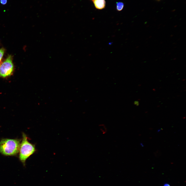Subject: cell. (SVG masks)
Segmentation results:
<instances>
[{
    "mask_svg": "<svg viewBox=\"0 0 186 186\" xmlns=\"http://www.w3.org/2000/svg\"><path fill=\"white\" fill-rule=\"evenodd\" d=\"M20 145L18 139H3L0 142V152L6 156L16 155L19 152Z\"/></svg>",
    "mask_w": 186,
    "mask_h": 186,
    "instance_id": "cell-1",
    "label": "cell"
},
{
    "mask_svg": "<svg viewBox=\"0 0 186 186\" xmlns=\"http://www.w3.org/2000/svg\"><path fill=\"white\" fill-rule=\"evenodd\" d=\"M28 138L26 135L22 133V140L19 151V159L24 166L26 160L36 151L35 145L28 142Z\"/></svg>",
    "mask_w": 186,
    "mask_h": 186,
    "instance_id": "cell-2",
    "label": "cell"
},
{
    "mask_svg": "<svg viewBox=\"0 0 186 186\" xmlns=\"http://www.w3.org/2000/svg\"><path fill=\"white\" fill-rule=\"evenodd\" d=\"M11 56H9L0 65V77L5 78L11 75L14 66Z\"/></svg>",
    "mask_w": 186,
    "mask_h": 186,
    "instance_id": "cell-3",
    "label": "cell"
},
{
    "mask_svg": "<svg viewBox=\"0 0 186 186\" xmlns=\"http://www.w3.org/2000/svg\"><path fill=\"white\" fill-rule=\"evenodd\" d=\"M94 5L96 8L99 9H102L105 7V0H93Z\"/></svg>",
    "mask_w": 186,
    "mask_h": 186,
    "instance_id": "cell-4",
    "label": "cell"
},
{
    "mask_svg": "<svg viewBox=\"0 0 186 186\" xmlns=\"http://www.w3.org/2000/svg\"><path fill=\"white\" fill-rule=\"evenodd\" d=\"M100 131L103 134H105L107 132V129L106 126L104 124H102L99 125Z\"/></svg>",
    "mask_w": 186,
    "mask_h": 186,
    "instance_id": "cell-5",
    "label": "cell"
},
{
    "mask_svg": "<svg viewBox=\"0 0 186 186\" xmlns=\"http://www.w3.org/2000/svg\"><path fill=\"white\" fill-rule=\"evenodd\" d=\"M124 6V3L121 2H117L116 3V8L118 11H120L123 9Z\"/></svg>",
    "mask_w": 186,
    "mask_h": 186,
    "instance_id": "cell-6",
    "label": "cell"
},
{
    "mask_svg": "<svg viewBox=\"0 0 186 186\" xmlns=\"http://www.w3.org/2000/svg\"><path fill=\"white\" fill-rule=\"evenodd\" d=\"M5 50L3 48L0 49V62L4 55Z\"/></svg>",
    "mask_w": 186,
    "mask_h": 186,
    "instance_id": "cell-7",
    "label": "cell"
},
{
    "mask_svg": "<svg viewBox=\"0 0 186 186\" xmlns=\"http://www.w3.org/2000/svg\"><path fill=\"white\" fill-rule=\"evenodd\" d=\"M1 3L3 5L6 4L7 2V0H0Z\"/></svg>",
    "mask_w": 186,
    "mask_h": 186,
    "instance_id": "cell-8",
    "label": "cell"
},
{
    "mask_svg": "<svg viewBox=\"0 0 186 186\" xmlns=\"http://www.w3.org/2000/svg\"><path fill=\"white\" fill-rule=\"evenodd\" d=\"M163 186H171L168 183H166L164 184Z\"/></svg>",
    "mask_w": 186,
    "mask_h": 186,
    "instance_id": "cell-9",
    "label": "cell"
},
{
    "mask_svg": "<svg viewBox=\"0 0 186 186\" xmlns=\"http://www.w3.org/2000/svg\"><path fill=\"white\" fill-rule=\"evenodd\" d=\"M142 146V147H143L144 146L143 145V144L142 143H141L140 144Z\"/></svg>",
    "mask_w": 186,
    "mask_h": 186,
    "instance_id": "cell-10",
    "label": "cell"
},
{
    "mask_svg": "<svg viewBox=\"0 0 186 186\" xmlns=\"http://www.w3.org/2000/svg\"><path fill=\"white\" fill-rule=\"evenodd\" d=\"M161 130V129L158 130V132H159V131Z\"/></svg>",
    "mask_w": 186,
    "mask_h": 186,
    "instance_id": "cell-11",
    "label": "cell"
},
{
    "mask_svg": "<svg viewBox=\"0 0 186 186\" xmlns=\"http://www.w3.org/2000/svg\"></svg>",
    "mask_w": 186,
    "mask_h": 186,
    "instance_id": "cell-12",
    "label": "cell"
}]
</instances>
